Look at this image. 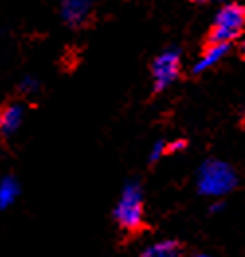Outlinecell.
I'll return each mask as SVG.
<instances>
[{"instance_id": "1", "label": "cell", "mask_w": 245, "mask_h": 257, "mask_svg": "<svg viewBox=\"0 0 245 257\" xmlns=\"http://www.w3.org/2000/svg\"><path fill=\"white\" fill-rule=\"evenodd\" d=\"M114 222L122 236V243H132L151 230V224L145 218V202L141 187L128 185L124 189L122 198L114 210Z\"/></svg>"}, {"instance_id": "2", "label": "cell", "mask_w": 245, "mask_h": 257, "mask_svg": "<svg viewBox=\"0 0 245 257\" xmlns=\"http://www.w3.org/2000/svg\"><path fill=\"white\" fill-rule=\"evenodd\" d=\"M245 30V6L239 2L223 4L220 12L212 22L202 47H216V45H229L235 42Z\"/></svg>"}, {"instance_id": "3", "label": "cell", "mask_w": 245, "mask_h": 257, "mask_svg": "<svg viewBox=\"0 0 245 257\" xmlns=\"http://www.w3.org/2000/svg\"><path fill=\"white\" fill-rule=\"evenodd\" d=\"M149 69H151V81H153L151 90H153V96H157L180 77V71H182L180 53L175 49H167L151 61Z\"/></svg>"}, {"instance_id": "4", "label": "cell", "mask_w": 245, "mask_h": 257, "mask_svg": "<svg viewBox=\"0 0 245 257\" xmlns=\"http://www.w3.org/2000/svg\"><path fill=\"white\" fill-rule=\"evenodd\" d=\"M200 191L204 194H225L237 185V177L222 161H208L200 169Z\"/></svg>"}, {"instance_id": "5", "label": "cell", "mask_w": 245, "mask_h": 257, "mask_svg": "<svg viewBox=\"0 0 245 257\" xmlns=\"http://www.w3.org/2000/svg\"><path fill=\"white\" fill-rule=\"evenodd\" d=\"M24 118V104L16 98H8L0 104V134L4 138L12 136L20 128Z\"/></svg>"}, {"instance_id": "6", "label": "cell", "mask_w": 245, "mask_h": 257, "mask_svg": "<svg viewBox=\"0 0 245 257\" xmlns=\"http://www.w3.org/2000/svg\"><path fill=\"white\" fill-rule=\"evenodd\" d=\"M92 10V0H63V18L73 28L89 24Z\"/></svg>"}, {"instance_id": "7", "label": "cell", "mask_w": 245, "mask_h": 257, "mask_svg": "<svg viewBox=\"0 0 245 257\" xmlns=\"http://www.w3.org/2000/svg\"><path fill=\"white\" fill-rule=\"evenodd\" d=\"M184 243L180 239H163L149 245L139 257H184Z\"/></svg>"}, {"instance_id": "8", "label": "cell", "mask_w": 245, "mask_h": 257, "mask_svg": "<svg viewBox=\"0 0 245 257\" xmlns=\"http://www.w3.org/2000/svg\"><path fill=\"white\" fill-rule=\"evenodd\" d=\"M227 49H229V45H216V47H202V53H200V61L194 65V69H192V73L194 75H198L200 71L204 69H208V67H212V65L216 63V61H220L223 55L227 53Z\"/></svg>"}, {"instance_id": "9", "label": "cell", "mask_w": 245, "mask_h": 257, "mask_svg": "<svg viewBox=\"0 0 245 257\" xmlns=\"http://www.w3.org/2000/svg\"><path fill=\"white\" fill-rule=\"evenodd\" d=\"M186 146H188V142H186V140H177V142L167 144V146L161 150V153H163V155H173V153H177V151L184 150Z\"/></svg>"}, {"instance_id": "10", "label": "cell", "mask_w": 245, "mask_h": 257, "mask_svg": "<svg viewBox=\"0 0 245 257\" xmlns=\"http://www.w3.org/2000/svg\"><path fill=\"white\" fill-rule=\"evenodd\" d=\"M14 198V191H12V187H2V191H0V204L4 206V204H8L10 200Z\"/></svg>"}, {"instance_id": "11", "label": "cell", "mask_w": 245, "mask_h": 257, "mask_svg": "<svg viewBox=\"0 0 245 257\" xmlns=\"http://www.w3.org/2000/svg\"><path fill=\"white\" fill-rule=\"evenodd\" d=\"M239 53H241V57L245 59V40L241 43H239Z\"/></svg>"}, {"instance_id": "12", "label": "cell", "mask_w": 245, "mask_h": 257, "mask_svg": "<svg viewBox=\"0 0 245 257\" xmlns=\"http://www.w3.org/2000/svg\"><path fill=\"white\" fill-rule=\"evenodd\" d=\"M190 2H194V4H206V2H210V0H190Z\"/></svg>"}, {"instance_id": "13", "label": "cell", "mask_w": 245, "mask_h": 257, "mask_svg": "<svg viewBox=\"0 0 245 257\" xmlns=\"http://www.w3.org/2000/svg\"><path fill=\"white\" fill-rule=\"evenodd\" d=\"M198 257H208V255H198Z\"/></svg>"}]
</instances>
